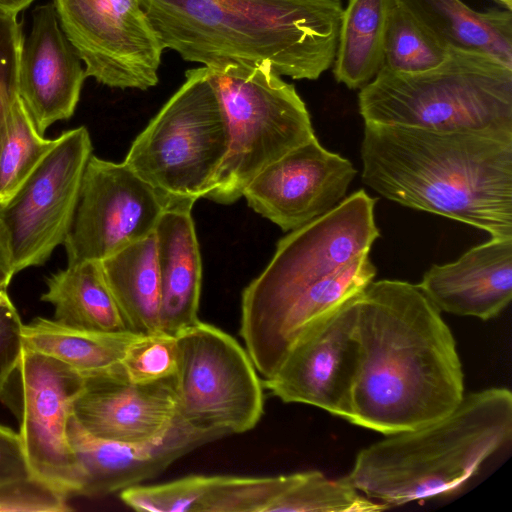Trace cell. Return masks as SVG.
<instances>
[{
	"mask_svg": "<svg viewBox=\"0 0 512 512\" xmlns=\"http://www.w3.org/2000/svg\"><path fill=\"white\" fill-rule=\"evenodd\" d=\"M356 307L349 422L391 435L451 412L465 395L462 365L450 328L419 286L372 281Z\"/></svg>",
	"mask_w": 512,
	"mask_h": 512,
	"instance_id": "obj_1",
	"label": "cell"
},
{
	"mask_svg": "<svg viewBox=\"0 0 512 512\" xmlns=\"http://www.w3.org/2000/svg\"><path fill=\"white\" fill-rule=\"evenodd\" d=\"M377 199L364 190L281 238L243 290L239 333L256 370L275 374L298 338L376 275L369 251L380 233Z\"/></svg>",
	"mask_w": 512,
	"mask_h": 512,
	"instance_id": "obj_2",
	"label": "cell"
},
{
	"mask_svg": "<svg viewBox=\"0 0 512 512\" xmlns=\"http://www.w3.org/2000/svg\"><path fill=\"white\" fill-rule=\"evenodd\" d=\"M360 154L381 196L512 238V141L365 123Z\"/></svg>",
	"mask_w": 512,
	"mask_h": 512,
	"instance_id": "obj_3",
	"label": "cell"
},
{
	"mask_svg": "<svg viewBox=\"0 0 512 512\" xmlns=\"http://www.w3.org/2000/svg\"><path fill=\"white\" fill-rule=\"evenodd\" d=\"M164 48L211 70L268 64L316 80L334 62L343 8L334 0H140Z\"/></svg>",
	"mask_w": 512,
	"mask_h": 512,
	"instance_id": "obj_4",
	"label": "cell"
},
{
	"mask_svg": "<svg viewBox=\"0 0 512 512\" xmlns=\"http://www.w3.org/2000/svg\"><path fill=\"white\" fill-rule=\"evenodd\" d=\"M512 436V393L492 387L464 395L448 414L380 440L356 456L347 475L389 507L462 489Z\"/></svg>",
	"mask_w": 512,
	"mask_h": 512,
	"instance_id": "obj_5",
	"label": "cell"
},
{
	"mask_svg": "<svg viewBox=\"0 0 512 512\" xmlns=\"http://www.w3.org/2000/svg\"><path fill=\"white\" fill-rule=\"evenodd\" d=\"M365 123L462 132L512 141V69L477 53L449 49L419 73L381 68L358 94Z\"/></svg>",
	"mask_w": 512,
	"mask_h": 512,
	"instance_id": "obj_6",
	"label": "cell"
},
{
	"mask_svg": "<svg viewBox=\"0 0 512 512\" xmlns=\"http://www.w3.org/2000/svg\"><path fill=\"white\" fill-rule=\"evenodd\" d=\"M207 70L227 117L230 145L205 198L231 204L264 168L316 136L295 86L270 65Z\"/></svg>",
	"mask_w": 512,
	"mask_h": 512,
	"instance_id": "obj_7",
	"label": "cell"
},
{
	"mask_svg": "<svg viewBox=\"0 0 512 512\" xmlns=\"http://www.w3.org/2000/svg\"><path fill=\"white\" fill-rule=\"evenodd\" d=\"M230 145L227 117L205 66L185 81L131 144L123 161L169 204L205 198Z\"/></svg>",
	"mask_w": 512,
	"mask_h": 512,
	"instance_id": "obj_8",
	"label": "cell"
},
{
	"mask_svg": "<svg viewBox=\"0 0 512 512\" xmlns=\"http://www.w3.org/2000/svg\"><path fill=\"white\" fill-rule=\"evenodd\" d=\"M178 415L190 427L222 437L260 421L263 382L244 348L200 320L176 336Z\"/></svg>",
	"mask_w": 512,
	"mask_h": 512,
	"instance_id": "obj_9",
	"label": "cell"
},
{
	"mask_svg": "<svg viewBox=\"0 0 512 512\" xmlns=\"http://www.w3.org/2000/svg\"><path fill=\"white\" fill-rule=\"evenodd\" d=\"M91 155L92 142L85 126L62 132L20 187L0 203V228L15 273L43 265L63 245Z\"/></svg>",
	"mask_w": 512,
	"mask_h": 512,
	"instance_id": "obj_10",
	"label": "cell"
},
{
	"mask_svg": "<svg viewBox=\"0 0 512 512\" xmlns=\"http://www.w3.org/2000/svg\"><path fill=\"white\" fill-rule=\"evenodd\" d=\"M87 77L111 88L157 85L164 46L140 0H53Z\"/></svg>",
	"mask_w": 512,
	"mask_h": 512,
	"instance_id": "obj_11",
	"label": "cell"
},
{
	"mask_svg": "<svg viewBox=\"0 0 512 512\" xmlns=\"http://www.w3.org/2000/svg\"><path fill=\"white\" fill-rule=\"evenodd\" d=\"M169 205L124 162L91 155L63 243L67 265L103 261L154 234Z\"/></svg>",
	"mask_w": 512,
	"mask_h": 512,
	"instance_id": "obj_12",
	"label": "cell"
},
{
	"mask_svg": "<svg viewBox=\"0 0 512 512\" xmlns=\"http://www.w3.org/2000/svg\"><path fill=\"white\" fill-rule=\"evenodd\" d=\"M17 371L18 433L32 474L77 495L79 470L67 425L85 375L25 346Z\"/></svg>",
	"mask_w": 512,
	"mask_h": 512,
	"instance_id": "obj_13",
	"label": "cell"
},
{
	"mask_svg": "<svg viewBox=\"0 0 512 512\" xmlns=\"http://www.w3.org/2000/svg\"><path fill=\"white\" fill-rule=\"evenodd\" d=\"M356 295L298 338L275 374L262 380L265 389L285 403L312 405L350 421L358 363Z\"/></svg>",
	"mask_w": 512,
	"mask_h": 512,
	"instance_id": "obj_14",
	"label": "cell"
},
{
	"mask_svg": "<svg viewBox=\"0 0 512 512\" xmlns=\"http://www.w3.org/2000/svg\"><path fill=\"white\" fill-rule=\"evenodd\" d=\"M356 174L348 159L314 137L264 168L242 196L256 213L290 232L341 203Z\"/></svg>",
	"mask_w": 512,
	"mask_h": 512,
	"instance_id": "obj_15",
	"label": "cell"
},
{
	"mask_svg": "<svg viewBox=\"0 0 512 512\" xmlns=\"http://www.w3.org/2000/svg\"><path fill=\"white\" fill-rule=\"evenodd\" d=\"M73 417L94 437L143 444L165 436L178 418L175 377L130 381L122 366L85 375Z\"/></svg>",
	"mask_w": 512,
	"mask_h": 512,
	"instance_id": "obj_16",
	"label": "cell"
},
{
	"mask_svg": "<svg viewBox=\"0 0 512 512\" xmlns=\"http://www.w3.org/2000/svg\"><path fill=\"white\" fill-rule=\"evenodd\" d=\"M86 77L81 59L60 27L53 2L37 6L30 32L23 38L18 92L41 135L53 123L73 116Z\"/></svg>",
	"mask_w": 512,
	"mask_h": 512,
	"instance_id": "obj_17",
	"label": "cell"
},
{
	"mask_svg": "<svg viewBox=\"0 0 512 512\" xmlns=\"http://www.w3.org/2000/svg\"><path fill=\"white\" fill-rule=\"evenodd\" d=\"M67 432L79 470L77 495L87 497L139 485L199 446L222 438L190 427L179 415L165 436L150 443L128 444L94 437L73 415Z\"/></svg>",
	"mask_w": 512,
	"mask_h": 512,
	"instance_id": "obj_18",
	"label": "cell"
},
{
	"mask_svg": "<svg viewBox=\"0 0 512 512\" xmlns=\"http://www.w3.org/2000/svg\"><path fill=\"white\" fill-rule=\"evenodd\" d=\"M418 286L439 311L498 316L512 298V238H491L455 262L433 265Z\"/></svg>",
	"mask_w": 512,
	"mask_h": 512,
	"instance_id": "obj_19",
	"label": "cell"
},
{
	"mask_svg": "<svg viewBox=\"0 0 512 512\" xmlns=\"http://www.w3.org/2000/svg\"><path fill=\"white\" fill-rule=\"evenodd\" d=\"M190 201L171 203L154 231L160 279V330L177 336L198 321L202 261Z\"/></svg>",
	"mask_w": 512,
	"mask_h": 512,
	"instance_id": "obj_20",
	"label": "cell"
},
{
	"mask_svg": "<svg viewBox=\"0 0 512 512\" xmlns=\"http://www.w3.org/2000/svg\"><path fill=\"white\" fill-rule=\"evenodd\" d=\"M297 475H190L151 485L147 497L155 512H266Z\"/></svg>",
	"mask_w": 512,
	"mask_h": 512,
	"instance_id": "obj_21",
	"label": "cell"
},
{
	"mask_svg": "<svg viewBox=\"0 0 512 512\" xmlns=\"http://www.w3.org/2000/svg\"><path fill=\"white\" fill-rule=\"evenodd\" d=\"M448 49L491 57L512 69V13L475 11L461 0H396Z\"/></svg>",
	"mask_w": 512,
	"mask_h": 512,
	"instance_id": "obj_22",
	"label": "cell"
},
{
	"mask_svg": "<svg viewBox=\"0 0 512 512\" xmlns=\"http://www.w3.org/2000/svg\"><path fill=\"white\" fill-rule=\"evenodd\" d=\"M41 301L63 325L97 332H131L111 294L101 261L67 265L46 278Z\"/></svg>",
	"mask_w": 512,
	"mask_h": 512,
	"instance_id": "obj_23",
	"label": "cell"
},
{
	"mask_svg": "<svg viewBox=\"0 0 512 512\" xmlns=\"http://www.w3.org/2000/svg\"><path fill=\"white\" fill-rule=\"evenodd\" d=\"M105 280L129 328L160 330L161 289L154 234L101 261Z\"/></svg>",
	"mask_w": 512,
	"mask_h": 512,
	"instance_id": "obj_24",
	"label": "cell"
},
{
	"mask_svg": "<svg viewBox=\"0 0 512 512\" xmlns=\"http://www.w3.org/2000/svg\"><path fill=\"white\" fill-rule=\"evenodd\" d=\"M395 0H348L343 9L333 73L350 89L364 87L383 62L389 12Z\"/></svg>",
	"mask_w": 512,
	"mask_h": 512,
	"instance_id": "obj_25",
	"label": "cell"
},
{
	"mask_svg": "<svg viewBox=\"0 0 512 512\" xmlns=\"http://www.w3.org/2000/svg\"><path fill=\"white\" fill-rule=\"evenodd\" d=\"M133 332H97L36 317L23 325L24 346L55 358L84 375L121 365Z\"/></svg>",
	"mask_w": 512,
	"mask_h": 512,
	"instance_id": "obj_26",
	"label": "cell"
},
{
	"mask_svg": "<svg viewBox=\"0 0 512 512\" xmlns=\"http://www.w3.org/2000/svg\"><path fill=\"white\" fill-rule=\"evenodd\" d=\"M390 508L362 494L348 476L329 479L320 471L298 472L266 512H375Z\"/></svg>",
	"mask_w": 512,
	"mask_h": 512,
	"instance_id": "obj_27",
	"label": "cell"
},
{
	"mask_svg": "<svg viewBox=\"0 0 512 512\" xmlns=\"http://www.w3.org/2000/svg\"><path fill=\"white\" fill-rule=\"evenodd\" d=\"M448 55L449 49L395 0L388 15L381 68L419 73L439 66Z\"/></svg>",
	"mask_w": 512,
	"mask_h": 512,
	"instance_id": "obj_28",
	"label": "cell"
},
{
	"mask_svg": "<svg viewBox=\"0 0 512 512\" xmlns=\"http://www.w3.org/2000/svg\"><path fill=\"white\" fill-rule=\"evenodd\" d=\"M56 142L57 138L47 139L37 131L18 99L0 153V203L20 187Z\"/></svg>",
	"mask_w": 512,
	"mask_h": 512,
	"instance_id": "obj_29",
	"label": "cell"
},
{
	"mask_svg": "<svg viewBox=\"0 0 512 512\" xmlns=\"http://www.w3.org/2000/svg\"><path fill=\"white\" fill-rule=\"evenodd\" d=\"M178 349L176 337L162 331L136 334L129 342L121 366L135 383H153L175 377Z\"/></svg>",
	"mask_w": 512,
	"mask_h": 512,
	"instance_id": "obj_30",
	"label": "cell"
},
{
	"mask_svg": "<svg viewBox=\"0 0 512 512\" xmlns=\"http://www.w3.org/2000/svg\"><path fill=\"white\" fill-rule=\"evenodd\" d=\"M23 38L17 16L0 13V153L13 106L19 99L18 75Z\"/></svg>",
	"mask_w": 512,
	"mask_h": 512,
	"instance_id": "obj_31",
	"label": "cell"
},
{
	"mask_svg": "<svg viewBox=\"0 0 512 512\" xmlns=\"http://www.w3.org/2000/svg\"><path fill=\"white\" fill-rule=\"evenodd\" d=\"M69 495L34 476L0 484V512H67Z\"/></svg>",
	"mask_w": 512,
	"mask_h": 512,
	"instance_id": "obj_32",
	"label": "cell"
},
{
	"mask_svg": "<svg viewBox=\"0 0 512 512\" xmlns=\"http://www.w3.org/2000/svg\"><path fill=\"white\" fill-rule=\"evenodd\" d=\"M23 325L7 288L0 289V398L21 360L24 350Z\"/></svg>",
	"mask_w": 512,
	"mask_h": 512,
	"instance_id": "obj_33",
	"label": "cell"
},
{
	"mask_svg": "<svg viewBox=\"0 0 512 512\" xmlns=\"http://www.w3.org/2000/svg\"><path fill=\"white\" fill-rule=\"evenodd\" d=\"M31 475L19 433L0 424V484Z\"/></svg>",
	"mask_w": 512,
	"mask_h": 512,
	"instance_id": "obj_34",
	"label": "cell"
},
{
	"mask_svg": "<svg viewBox=\"0 0 512 512\" xmlns=\"http://www.w3.org/2000/svg\"><path fill=\"white\" fill-rule=\"evenodd\" d=\"M15 274L10 249L5 235L0 228V282L9 286Z\"/></svg>",
	"mask_w": 512,
	"mask_h": 512,
	"instance_id": "obj_35",
	"label": "cell"
},
{
	"mask_svg": "<svg viewBox=\"0 0 512 512\" xmlns=\"http://www.w3.org/2000/svg\"><path fill=\"white\" fill-rule=\"evenodd\" d=\"M34 0H0V13L16 15Z\"/></svg>",
	"mask_w": 512,
	"mask_h": 512,
	"instance_id": "obj_36",
	"label": "cell"
},
{
	"mask_svg": "<svg viewBox=\"0 0 512 512\" xmlns=\"http://www.w3.org/2000/svg\"><path fill=\"white\" fill-rule=\"evenodd\" d=\"M499 4L503 5L507 10L511 11L512 8V0H494Z\"/></svg>",
	"mask_w": 512,
	"mask_h": 512,
	"instance_id": "obj_37",
	"label": "cell"
},
{
	"mask_svg": "<svg viewBox=\"0 0 512 512\" xmlns=\"http://www.w3.org/2000/svg\"><path fill=\"white\" fill-rule=\"evenodd\" d=\"M3 288H8V286H6L5 284H3L2 282H0V289H3Z\"/></svg>",
	"mask_w": 512,
	"mask_h": 512,
	"instance_id": "obj_38",
	"label": "cell"
},
{
	"mask_svg": "<svg viewBox=\"0 0 512 512\" xmlns=\"http://www.w3.org/2000/svg\"><path fill=\"white\" fill-rule=\"evenodd\" d=\"M334 1H338V2H340L341 0H334Z\"/></svg>",
	"mask_w": 512,
	"mask_h": 512,
	"instance_id": "obj_39",
	"label": "cell"
}]
</instances>
